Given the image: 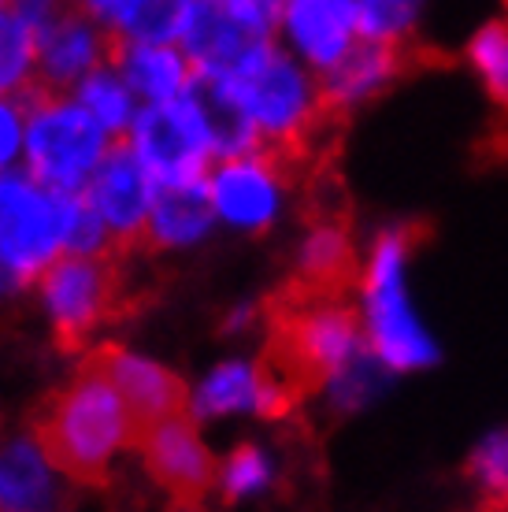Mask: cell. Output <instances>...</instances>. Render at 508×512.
Masks as SVG:
<instances>
[{
    "instance_id": "obj_28",
    "label": "cell",
    "mask_w": 508,
    "mask_h": 512,
    "mask_svg": "<svg viewBox=\"0 0 508 512\" xmlns=\"http://www.w3.org/2000/svg\"><path fill=\"white\" fill-rule=\"evenodd\" d=\"M349 4L360 23V38L416 49V34H420L431 0H349Z\"/></svg>"
},
{
    "instance_id": "obj_14",
    "label": "cell",
    "mask_w": 508,
    "mask_h": 512,
    "mask_svg": "<svg viewBox=\"0 0 508 512\" xmlns=\"http://www.w3.org/2000/svg\"><path fill=\"white\" fill-rule=\"evenodd\" d=\"M112 56V30L93 15L67 0L60 12L38 30V75L30 90L71 93L82 75L108 64Z\"/></svg>"
},
{
    "instance_id": "obj_22",
    "label": "cell",
    "mask_w": 508,
    "mask_h": 512,
    "mask_svg": "<svg viewBox=\"0 0 508 512\" xmlns=\"http://www.w3.org/2000/svg\"><path fill=\"white\" fill-rule=\"evenodd\" d=\"M56 494V468L34 435H0V509H45Z\"/></svg>"
},
{
    "instance_id": "obj_10",
    "label": "cell",
    "mask_w": 508,
    "mask_h": 512,
    "mask_svg": "<svg viewBox=\"0 0 508 512\" xmlns=\"http://www.w3.org/2000/svg\"><path fill=\"white\" fill-rule=\"evenodd\" d=\"M123 138L130 141V149L138 153V160L153 175L156 186L204 179L212 160H216L201 119H197L186 97L141 104Z\"/></svg>"
},
{
    "instance_id": "obj_4",
    "label": "cell",
    "mask_w": 508,
    "mask_h": 512,
    "mask_svg": "<svg viewBox=\"0 0 508 512\" xmlns=\"http://www.w3.org/2000/svg\"><path fill=\"white\" fill-rule=\"evenodd\" d=\"M264 327V357L301 390L305 401L327 375L368 349L349 294H316L286 286L279 297L267 301Z\"/></svg>"
},
{
    "instance_id": "obj_21",
    "label": "cell",
    "mask_w": 508,
    "mask_h": 512,
    "mask_svg": "<svg viewBox=\"0 0 508 512\" xmlns=\"http://www.w3.org/2000/svg\"><path fill=\"white\" fill-rule=\"evenodd\" d=\"M182 97L190 101V108L201 119L216 160L219 156H238V153H249V149H260V138H256L253 123L245 116L238 93L230 90V82L193 71L190 86H186Z\"/></svg>"
},
{
    "instance_id": "obj_35",
    "label": "cell",
    "mask_w": 508,
    "mask_h": 512,
    "mask_svg": "<svg viewBox=\"0 0 508 512\" xmlns=\"http://www.w3.org/2000/svg\"><path fill=\"white\" fill-rule=\"evenodd\" d=\"M75 4H82V0H75Z\"/></svg>"
},
{
    "instance_id": "obj_23",
    "label": "cell",
    "mask_w": 508,
    "mask_h": 512,
    "mask_svg": "<svg viewBox=\"0 0 508 512\" xmlns=\"http://www.w3.org/2000/svg\"><path fill=\"white\" fill-rule=\"evenodd\" d=\"M394 379L397 375L390 372L371 349H364V353H360L356 360H349L345 368L327 375V379L312 390V397L323 401V409H331L334 416H353V412L375 405Z\"/></svg>"
},
{
    "instance_id": "obj_27",
    "label": "cell",
    "mask_w": 508,
    "mask_h": 512,
    "mask_svg": "<svg viewBox=\"0 0 508 512\" xmlns=\"http://www.w3.org/2000/svg\"><path fill=\"white\" fill-rule=\"evenodd\" d=\"M464 64L479 78L494 108L508 116V19H490L471 34L464 45Z\"/></svg>"
},
{
    "instance_id": "obj_26",
    "label": "cell",
    "mask_w": 508,
    "mask_h": 512,
    "mask_svg": "<svg viewBox=\"0 0 508 512\" xmlns=\"http://www.w3.org/2000/svg\"><path fill=\"white\" fill-rule=\"evenodd\" d=\"M275 483H279V461L260 442H242L216 464V490L223 501L264 498L275 490Z\"/></svg>"
},
{
    "instance_id": "obj_9",
    "label": "cell",
    "mask_w": 508,
    "mask_h": 512,
    "mask_svg": "<svg viewBox=\"0 0 508 512\" xmlns=\"http://www.w3.org/2000/svg\"><path fill=\"white\" fill-rule=\"evenodd\" d=\"M305 397L267 357H227L219 360L186 397V412L193 420H282Z\"/></svg>"
},
{
    "instance_id": "obj_20",
    "label": "cell",
    "mask_w": 508,
    "mask_h": 512,
    "mask_svg": "<svg viewBox=\"0 0 508 512\" xmlns=\"http://www.w3.org/2000/svg\"><path fill=\"white\" fill-rule=\"evenodd\" d=\"M108 64L123 75L138 104L175 101L186 93L193 78V64L178 41H119L112 38V56Z\"/></svg>"
},
{
    "instance_id": "obj_18",
    "label": "cell",
    "mask_w": 508,
    "mask_h": 512,
    "mask_svg": "<svg viewBox=\"0 0 508 512\" xmlns=\"http://www.w3.org/2000/svg\"><path fill=\"white\" fill-rule=\"evenodd\" d=\"M360 268V245L345 216L319 212L308 219V227L293 249L290 286L316 290V294H349V286Z\"/></svg>"
},
{
    "instance_id": "obj_32",
    "label": "cell",
    "mask_w": 508,
    "mask_h": 512,
    "mask_svg": "<svg viewBox=\"0 0 508 512\" xmlns=\"http://www.w3.org/2000/svg\"><path fill=\"white\" fill-rule=\"evenodd\" d=\"M245 12H253L256 19H264L271 30H275V19H279V12H282V4L286 0H238Z\"/></svg>"
},
{
    "instance_id": "obj_8",
    "label": "cell",
    "mask_w": 508,
    "mask_h": 512,
    "mask_svg": "<svg viewBox=\"0 0 508 512\" xmlns=\"http://www.w3.org/2000/svg\"><path fill=\"white\" fill-rule=\"evenodd\" d=\"M60 253V193L41 186L30 171H0V260L23 279V286H30Z\"/></svg>"
},
{
    "instance_id": "obj_11",
    "label": "cell",
    "mask_w": 508,
    "mask_h": 512,
    "mask_svg": "<svg viewBox=\"0 0 508 512\" xmlns=\"http://www.w3.org/2000/svg\"><path fill=\"white\" fill-rule=\"evenodd\" d=\"M275 41V30L245 12L238 0H190V15L178 34L193 71L212 78H234L245 64Z\"/></svg>"
},
{
    "instance_id": "obj_6",
    "label": "cell",
    "mask_w": 508,
    "mask_h": 512,
    "mask_svg": "<svg viewBox=\"0 0 508 512\" xmlns=\"http://www.w3.org/2000/svg\"><path fill=\"white\" fill-rule=\"evenodd\" d=\"M23 104V160L30 175L56 193L82 190L115 138L67 93L26 90Z\"/></svg>"
},
{
    "instance_id": "obj_31",
    "label": "cell",
    "mask_w": 508,
    "mask_h": 512,
    "mask_svg": "<svg viewBox=\"0 0 508 512\" xmlns=\"http://www.w3.org/2000/svg\"><path fill=\"white\" fill-rule=\"evenodd\" d=\"M23 134H26V104L23 97H0V171L15 167L23 156Z\"/></svg>"
},
{
    "instance_id": "obj_29",
    "label": "cell",
    "mask_w": 508,
    "mask_h": 512,
    "mask_svg": "<svg viewBox=\"0 0 508 512\" xmlns=\"http://www.w3.org/2000/svg\"><path fill=\"white\" fill-rule=\"evenodd\" d=\"M38 75V34L12 12L0 8V97H23Z\"/></svg>"
},
{
    "instance_id": "obj_19",
    "label": "cell",
    "mask_w": 508,
    "mask_h": 512,
    "mask_svg": "<svg viewBox=\"0 0 508 512\" xmlns=\"http://www.w3.org/2000/svg\"><path fill=\"white\" fill-rule=\"evenodd\" d=\"M216 227V212L208 201L204 179L193 182H167L156 186L149 223H145V249L156 253H178L201 245Z\"/></svg>"
},
{
    "instance_id": "obj_3",
    "label": "cell",
    "mask_w": 508,
    "mask_h": 512,
    "mask_svg": "<svg viewBox=\"0 0 508 512\" xmlns=\"http://www.w3.org/2000/svg\"><path fill=\"white\" fill-rule=\"evenodd\" d=\"M223 82L238 93L260 145L293 156L297 164H319L323 141L342 127V119L323 101L319 75L290 56L279 41H271L253 64Z\"/></svg>"
},
{
    "instance_id": "obj_1",
    "label": "cell",
    "mask_w": 508,
    "mask_h": 512,
    "mask_svg": "<svg viewBox=\"0 0 508 512\" xmlns=\"http://www.w3.org/2000/svg\"><path fill=\"white\" fill-rule=\"evenodd\" d=\"M30 435L56 475L75 487H108L115 461L134 449V423L123 397L86 360L64 386L41 397Z\"/></svg>"
},
{
    "instance_id": "obj_30",
    "label": "cell",
    "mask_w": 508,
    "mask_h": 512,
    "mask_svg": "<svg viewBox=\"0 0 508 512\" xmlns=\"http://www.w3.org/2000/svg\"><path fill=\"white\" fill-rule=\"evenodd\" d=\"M468 483L486 509H508V431L486 435L468 453Z\"/></svg>"
},
{
    "instance_id": "obj_7",
    "label": "cell",
    "mask_w": 508,
    "mask_h": 512,
    "mask_svg": "<svg viewBox=\"0 0 508 512\" xmlns=\"http://www.w3.org/2000/svg\"><path fill=\"white\" fill-rule=\"evenodd\" d=\"M305 164L275 149H249L238 156L212 160L204 186L216 212V223L238 234H267L290 212Z\"/></svg>"
},
{
    "instance_id": "obj_33",
    "label": "cell",
    "mask_w": 508,
    "mask_h": 512,
    "mask_svg": "<svg viewBox=\"0 0 508 512\" xmlns=\"http://www.w3.org/2000/svg\"><path fill=\"white\" fill-rule=\"evenodd\" d=\"M19 286H23V279H19V275L0 260V294H15Z\"/></svg>"
},
{
    "instance_id": "obj_5",
    "label": "cell",
    "mask_w": 508,
    "mask_h": 512,
    "mask_svg": "<svg viewBox=\"0 0 508 512\" xmlns=\"http://www.w3.org/2000/svg\"><path fill=\"white\" fill-rule=\"evenodd\" d=\"M130 256L138 253H60L49 268H41L30 286H38L56 346L78 353L101 327L123 320L134 294L127 275Z\"/></svg>"
},
{
    "instance_id": "obj_25",
    "label": "cell",
    "mask_w": 508,
    "mask_h": 512,
    "mask_svg": "<svg viewBox=\"0 0 508 512\" xmlns=\"http://www.w3.org/2000/svg\"><path fill=\"white\" fill-rule=\"evenodd\" d=\"M190 0H119L104 26L119 41H178Z\"/></svg>"
},
{
    "instance_id": "obj_17",
    "label": "cell",
    "mask_w": 508,
    "mask_h": 512,
    "mask_svg": "<svg viewBox=\"0 0 508 512\" xmlns=\"http://www.w3.org/2000/svg\"><path fill=\"white\" fill-rule=\"evenodd\" d=\"M408 56H412V49L386 45V41L375 38H360L331 71L319 75L327 108L338 119H345L360 112V108H368L371 101H379L397 78H405Z\"/></svg>"
},
{
    "instance_id": "obj_12",
    "label": "cell",
    "mask_w": 508,
    "mask_h": 512,
    "mask_svg": "<svg viewBox=\"0 0 508 512\" xmlns=\"http://www.w3.org/2000/svg\"><path fill=\"white\" fill-rule=\"evenodd\" d=\"M141 468L160 494L175 505H201L216 490V453L201 438V427L190 412H175L167 420L145 427L134 438Z\"/></svg>"
},
{
    "instance_id": "obj_24",
    "label": "cell",
    "mask_w": 508,
    "mask_h": 512,
    "mask_svg": "<svg viewBox=\"0 0 508 512\" xmlns=\"http://www.w3.org/2000/svg\"><path fill=\"white\" fill-rule=\"evenodd\" d=\"M71 97H75V101L82 104L89 116L97 119L112 138H123V134H127L134 116H138V108H141L134 90L123 82V75H119L112 64L93 67L89 75L78 78Z\"/></svg>"
},
{
    "instance_id": "obj_2",
    "label": "cell",
    "mask_w": 508,
    "mask_h": 512,
    "mask_svg": "<svg viewBox=\"0 0 508 512\" xmlns=\"http://www.w3.org/2000/svg\"><path fill=\"white\" fill-rule=\"evenodd\" d=\"M420 227L390 223L371 234L360 249V268L349 286L356 305L364 342L394 375L431 372L442 360V346L423 323L412 301V253H416Z\"/></svg>"
},
{
    "instance_id": "obj_15",
    "label": "cell",
    "mask_w": 508,
    "mask_h": 512,
    "mask_svg": "<svg viewBox=\"0 0 508 512\" xmlns=\"http://www.w3.org/2000/svg\"><path fill=\"white\" fill-rule=\"evenodd\" d=\"M82 360L93 364L119 390V397H123V405L130 412V423H134V438L145 427H153V423L167 420L175 412H186L190 390L164 364L141 357V353H130L123 346H112V342L108 346H89Z\"/></svg>"
},
{
    "instance_id": "obj_34",
    "label": "cell",
    "mask_w": 508,
    "mask_h": 512,
    "mask_svg": "<svg viewBox=\"0 0 508 512\" xmlns=\"http://www.w3.org/2000/svg\"><path fill=\"white\" fill-rule=\"evenodd\" d=\"M0 8H8V0H0Z\"/></svg>"
},
{
    "instance_id": "obj_16",
    "label": "cell",
    "mask_w": 508,
    "mask_h": 512,
    "mask_svg": "<svg viewBox=\"0 0 508 512\" xmlns=\"http://www.w3.org/2000/svg\"><path fill=\"white\" fill-rule=\"evenodd\" d=\"M275 41L323 75L360 41V23L349 0H286L275 19Z\"/></svg>"
},
{
    "instance_id": "obj_13",
    "label": "cell",
    "mask_w": 508,
    "mask_h": 512,
    "mask_svg": "<svg viewBox=\"0 0 508 512\" xmlns=\"http://www.w3.org/2000/svg\"><path fill=\"white\" fill-rule=\"evenodd\" d=\"M82 193L104 223L115 253H141L145 249V223H149L156 182L138 160V153L130 149L127 138H115L108 145V153L93 167Z\"/></svg>"
}]
</instances>
